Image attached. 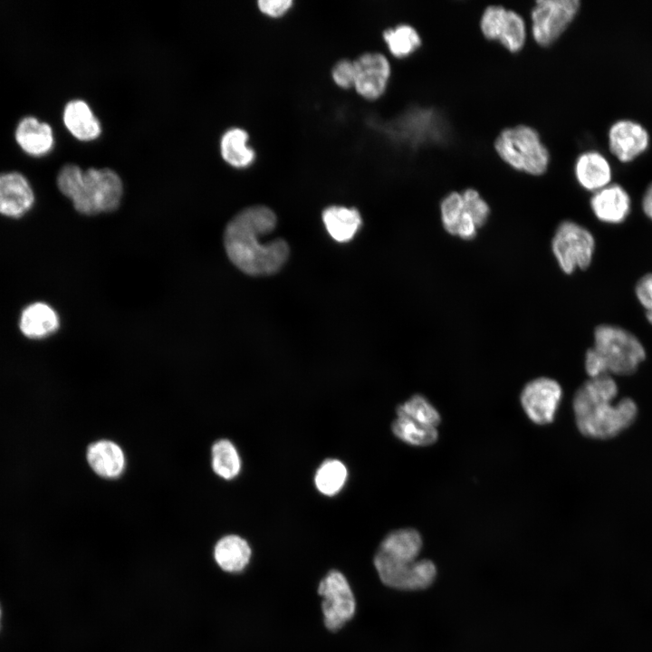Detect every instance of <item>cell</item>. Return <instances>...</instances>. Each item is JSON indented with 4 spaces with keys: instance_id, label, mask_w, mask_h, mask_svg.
<instances>
[{
    "instance_id": "cell-30",
    "label": "cell",
    "mask_w": 652,
    "mask_h": 652,
    "mask_svg": "<svg viewBox=\"0 0 652 652\" xmlns=\"http://www.w3.org/2000/svg\"><path fill=\"white\" fill-rule=\"evenodd\" d=\"M464 211L461 191H451L440 202L441 220L445 230L455 235L457 225Z\"/></svg>"
},
{
    "instance_id": "cell-22",
    "label": "cell",
    "mask_w": 652,
    "mask_h": 652,
    "mask_svg": "<svg viewBox=\"0 0 652 652\" xmlns=\"http://www.w3.org/2000/svg\"><path fill=\"white\" fill-rule=\"evenodd\" d=\"M67 129L80 140H91L101 133V126L89 105L81 100L71 101L63 112Z\"/></svg>"
},
{
    "instance_id": "cell-12",
    "label": "cell",
    "mask_w": 652,
    "mask_h": 652,
    "mask_svg": "<svg viewBox=\"0 0 652 652\" xmlns=\"http://www.w3.org/2000/svg\"><path fill=\"white\" fill-rule=\"evenodd\" d=\"M354 87L358 93L369 100L382 95L391 72L386 56L379 53H365L354 60Z\"/></svg>"
},
{
    "instance_id": "cell-20",
    "label": "cell",
    "mask_w": 652,
    "mask_h": 652,
    "mask_svg": "<svg viewBox=\"0 0 652 652\" xmlns=\"http://www.w3.org/2000/svg\"><path fill=\"white\" fill-rule=\"evenodd\" d=\"M19 327L27 338L43 339L57 331L59 317L48 304L34 302L22 312Z\"/></svg>"
},
{
    "instance_id": "cell-1",
    "label": "cell",
    "mask_w": 652,
    "mask_h": 652,
    "mask_svg": "<svg viewBox=\"0 0 652 652\" xmlns=\"http://www.w3.org/2000/svg\"><path fill=\"white\" fill-rule=\"evenodd\" d=\"M276 216L265 206L238 212L226 225L224 245L229 260L243 273L265 275L276 273L286 262L289 246L283 239L263 243L275 227Z\"/></svg>"
},
{
    "instance_id": "cell-14",
    "label": "cell",
    "mask_w": 652,
    "mask_h": 652,
    "mask_svg": "<svg viewBox=\"0 0 652 652\" xmlns=\"http://www.w3.org/2000/svg\"><path fill=\"white\" fill-rule=\"evenodd\" d=\"M34 202L32 187L22 174H0V214L9 217H21L32 207Z\"/></svg>"
},
{
    "instance_id": "cell-31",
    "label": "cell",
    "mask_w": 652,
    "mask_h": 652,
    "mask_svg": "<svg viewBox=\"0 0 652 652\" xmlns=\"http://www.w3.org/2000/svg\"><path fill=\"white\" fill-rule=\"evenodd\" d=\"M465 209L475 220L477 227L485 224L490 215V206L479 191L467 187L461 191Z\"/></svg>"
},
{
    "instance_id": "cell-6",
    "label": "cell",
    "mask_w": 652,
    "mask_h": 652,
    "mask_svg": "<svg viewBox=\"0 0 652 652\" xmlns=\"http://www.w3.org/2000/svg\"><path fill=\"white\" fill-rule=\"evenodd\" d=\"M579 0H536L528 11L529 38L539 48L555 45L576 19Z\"/></svg>"
},
{
    "instance_id": "cell-24",
    "label": "cell",
    "mask_w": 652,
    "mask_h": 652,
    "mask_svg": "<svg viewBox=\"0 0 652 652\" xmlns=\"http://www.w3.org/2000/svg\"><path fill=\"white\" fill-rule=\"evenodd\" d=\"M248 134L240 128H232L225 131L220 142L221 155L231 166L245 168L251 165L255 153L247 146Z\"/></svg>"
},
{
    "instance_id": "cell-10",
    "label": "cell",
    "mask_w": 652,
    "mask_h": 652,
    "mask_svg": "<svg viewBox=\"0 0 652 652\" xmlns=\"http://www.w3.org/2000/svg\"><path fill=\"white\" fill-rule=\"evenodd\" d=\"M318 591L322 597L325 626L338 630L355 613V598L347 579L341 572L331 570L320 582Z\"/></svg>"
},
{
    "instance_id": "cell-21",
    "label": "cell",
    "mask_w": 652,
    "mask_h": 652,
    "mask_svg": "<svg viewBox=\"0 0 652 652\" xmlns=\"http://www.w3.org/2000/svg\"><path fill=\"white\" fill-rule=\"evenodd\" d=\"M422 547L419 532L414 529H398L381 542L378 552L398 561H414Z\"/></svg>"
},
{
    "instance_id": "cell-36",
    "label": "cell",
    "mask_w": 652,
    "mask_h": 652,
    "mask_svg": "<svg viewBox=\"0 0 652 652\" xmlns=\"http://www.w3.org/2000/svg\"><path fill=\"white\" fill-rule=\"evenodd\" d=\"M0 618H1V609H0Z\"/></svg>"
},
{
    "instance_id": "cell-18",
    "label": "cell",
    "mask_w": 652,
    "mask_h": 652,
    "mask_svg": "<svg viewBox=\"0 0 652 652\" xmlns=\"http://www.w3.org/2000/svg\"><path fill=\"white\" fill-rule=\"evenodd\" d=\"M87 461L91 468L103 478L119 477L125 467L121 447L110 440H99L87 449Z\"/></svg>"
},
{
    "instance_id": "cell-19",
    "label": "cell",
    "mask_w": 652,
    "mask_h": 652,
    "mask_svg": "<svg viewBox=\"0 0 652 652\" xmlns=\"http://www.w3.org/2000/svg\"><path fill=\"white\" fill-rule=\"evenodd\" d=\"M15 139L24 151L35 157L48 153L53 145L51 127L34 117H25L19 122Z\"/></svg>"
},
{
    "instance_id": "cell-16",
    "label": "cell",
    "mask_w": 652,
    "mask_h": 652,
    "mask_svg": "<svg viewBox=\"0 0 652 652\" xmlns=\"http://www.w3.org/2000/svg\"><path fill=\"white\" fill-rule=\"evenodd\" d=\"M573 172L580 186L591 192L609 185L612 177L609 162L597 150L580 153L575 159Z\"/></svg>"
},
{
    "instance_id": "cell-2",
    "label": "cell",
    "mask_w": 652,
    "mask_h": 652,
    "mask_svg": "<svg viewBox=\"0 0 652 652\" xmlns=\"http://www.w3.org/2000/svg\"><path fill=\"white\" fill-rule=\"evenodd\" d=\"M618 388L610 375L590 378L575 392L572 408L579 431L595 439L613 437L636 419L638 407L629 398L615 402Z\"/></svg>"
},
{
    "instance_id": "cell-35",
    "label": "cell",
    "mask_w": 652,
    "mask_h": 652,
    "mask_svg": "<svg viewBox=\"0 0 652 652\" xmlns=\"http://www.w3.org/2000/svg\"><path fill=\"white\" fill-rule=\"evenodd\" d=\"M641 205L644 214L652 220V183L646 189Z\"/></svg>"
},
{
    "instance_id": "cell-27",
    "label": "cell",
    "mask_w": 652,
    "mask_h": 652,
    "mask_svg": "<svg viewBox=\"0 0 652 652\" xmlns=\"http://www.w3.org/2000/svg\"><path fill=\"white\" fill-rule=\"evenodd\" d=\"M212 468L220 477L230 480L240 472L241 460L232 442L227 439L216 441L211 450Z\"/></svg>"
},
{
    "instance_id": "cell-34",
    "label": "cell",
    "mask_w": 652,
    "mask_h": 652,
    "mask_svg": "<svg viewBox=\"0 0 652 652\" xmlns=\"http://www.w3.org/2000/svg\"><path fill=\"white\" fill-rule=\"evenodd\" d=\"M258 7L264 14L270 16H280L286 13L292 5V0H259Z\"/></svg>"
},
{
    "instance_id": "cell-8",
    "label": "cell",
    "mask_w": 652,
    "mask_h": 652,
    "mask_svg": "<svg viewBox=\"0 0 652 652\" xmlns=\"http://www.w3.org/2000/svg\"><path fill=\"white\" fill-rule=\"evenodd\" d=\"M552 253L565 273L587 269L595 251L593 235L584 226L570 220L562 221L551 241Z\"/></svg>"
},
{
    "instance_id": "cell-9",
    "label": "cell",
    "mask_w": 652,
    "mask_h": 652,
    "mask_svg": "<svg viewBox=\"0 0 652 652\" xmlns=\"http://www.w3.org/2000/svg\"><path fill=\"white\" fill-rule=\"evenodd\" d=\"M374 565L381 581L398 590H415L427 588L436 575V565L426 559L398 561L377 551Z\"/></svg>"
},
{
    "instance_id": "cell-4",
    "label": "cell",
    "mask_w": 652,
    "mask_h": 652,
    "mask_svg": "<svg viewBox=\"0 0 652 652\" xmlns=\"http://www.w3.org/2000/svg\"><path fill=\"white\" fill-rule=\"evenodd\" d=\"M646 359L641 341L617 325L601 324L594 331V346L585 355V370L590 378L631 375Z\"/></svg>"
},
{
    "instance_id": "cell-29",
    "label": "cell",
    "mask_w": 652,
    "mask_h": 652,
    "mask_svg": "<svg viewBox=\"0 0 652 652\" xmlns=\"http://www.w3.org/2000/svg\"><path fill=\"white\" fill-rule=\"evenodd\" d=\"M347 475V468L340 461L328 459L321 465L316 472V487L325 495H334L342 488Z\"/></svg>"
},
{
    "instance_id": "cell-23",
    "label": "cell",
    "mask_w": 652,
    "mask_h": 652,
    "mask_svg": "<svg viewBox=\"0 0 652 652\" xmlns=\"http://www.w3.org/2000/svg\"><path fill=\"white\" fill-rule=\"evenodd\" d=\"M322 220L328 233L338 242L350 240L361 225V217L356 208L340 206L325 208Z\"/></svg>"
},
{
    "instance_id": "cell-3",
    "label": "cell",
    "mask_w": 652,
    "mask_h": 652,
    "mask_svg": "<svg viewBox=\"0 0 652 652\" xmlns=\"http://www.w3.org/2000/svg\"><path fill=\"white\" fill-rule=\"evenodd\" d=\"M57 186L78 212L88 216L115 210L122 196L120 177L107 168L82 171L76 165L67 164L58 174Z\"/></svg>"
},
{
    "instance_id": "cell-11",
    "label": "cell",
    "mask_w": 652,
    "mask_h": 652,
    "mask_svg": "<svg viewBox=\"0 0 652 652\" xmlns=\"http://www.w3.org/2000/svg\"><path fill=\"white\" fill-rule=\"evenodd\" d=\"M561 396V387L556 380L541 377L524 386L520 398L528 417L535 424L546 425L554 419Z\"/></svg>"
},
{
    "instance_id": "cell-13",
    "label": "cell",
    "mask_w": 652,
    "mask_h": 652,
    "mask_svg": "<svg viewBox=\"0 0 652 652\" xmlns=\"http://www.w3.org/2000/svg\"><path fill=\"white\" fill-rule=\"evenodd\" d=\"M649 144L647 129L638 122L621 120L609 130L610 152L623 163L630 162L646 151Z\"/></svg>"
},
{
    "instance_id": "cell-5",
    "label": "cell",
    "mask_w": 652,
    "mask_h": 652,
    "mask_svg": "<svg viewBox=\"0 0 652 652\" xmlns=\"http://www.w3.org/2000/svg\"><path fill=\"white\" fill-rule=\"evenodd\" d=\"M493 149L510 169L531 177L543 176L551 165V154L540 131L526 122L499 129Z\"/></svg>"
},
{
    "instance_id": "cell-17",
    "label": "cell",
    "mask_w": 652,
    "mask_h": 652,
    "mask_svg": "<svg viewBox=\"0 0 652 652\" xmlns=\"http://www.w3.org/2000/svg\"><path fill=\"white\" fill-rule=\"evenodd\" d=\"M252 555L248 542L241 536L229 534L220 538L213 549L217 567L226 573H237L248 565Z\"/></svg>"
},
{
    "instance_id": "cell-32",
    "label": "cell",
    "mask_w": 652,
    "mask_h": 652,
    "mask_svg": "<svg viewBox=\"0 0 652 652\" xmlns=\"http://www.w3.org/2000/svg\"><path fill=\"white\" fill-rule=\"evenodd\" d=\"M635 293L645 310L647 321L652 325V273L643 275L637 282Z\"/></svg>"
},
{
    "instance_id": "cell-25",
    "label": "cell",
    "mask_w": 652,
    "mask_h": 652,
    "mask_svg": "<svg viewBox=\"0 0 652 652\" xmlns=\"http://www.w3.org/2000/svg\"><path fill=\"white\" fill-rule=\"evenodd\" d=\"M383 38L390 53L397 58H406L422 45L419 32L408 24H399L388 28L383 33Z\"/></svg>"
},
{
    "instance_id": "cell-33",
    "label": "cell",
    "mask_w": 652,
    "mask_h": 652,
    "mask_svg": "<svg viewBox=\"0 0 652 652\" xmlns=\"http://www.w3.org/2000/svg\"><path fill=\"white\" fill-rule=\"evenodd\" d=\"M331 75L337 85L342 88L354 87L355 65L354 61L342 59L337 62L332 68Z\"/></svg>"
},
{
    "instance_id": "cell-26",
    "label": "cell",
    "mask_w": 652,
    "mask_h": 652,
    "mask_svg": "<svg viewBox=\"0 0 652 652\" xmlns=\"http://www.w3.org/2000/svg\"><path fill=\"white\" fill-rule=\"evenodd\" d=\"M391 430L398 439L416 446L433 445L438 438L436 427H427L402 417H398L392 422Z\"/></svg>"
},
{
    "instance_id": "cell-28",
    "label": "cell",
    "mask_w": 652,
    "mask_h": 652,
    "mask_svg": "<svg viewBox=\"0 0 652 652\" xmlns=\"http://www.w3.org/2000/svg\"><path fill=\"white\" fill-rule=\"evenodd\" d=\"M397 417L411 419L427 427H437L441 417L436 408L420 394L412 396L397 408Z\"/></svg>"
},
{
    "instance_id": "cell-7",
    "label": "cell",
    "mask_w": 652,
    "mask_h": 652,
    "mask_svg": "<svg viewBox=\"0 0 652 652\" xmlns=\"http://www.w3.org/2000/svg\"><path fill=\"white\" fill-rule=\"evenodd\" d=\"M482 37L502 47L510 54H518L529 42L528 22L514 7L491 4L482 8L477 22Z\"/></svg>"
},
{
    "instance_id": "cell-15",
    "label": "cell",
    "mask_w": 652,
    "mask_h": 652,
    "mask_svg": "<svg viewBox=\"0 0 652 652\" xmlns=\"http://www.w3.org/2000/svg\"><path fill=\"white\" fill-rule=\"evenodd\" d=\"M590 205L599 221L611 225L623 223L631 211L630 197L625 188L618 184H609L594 192Z\"/></svg>"
}]
</instances>
